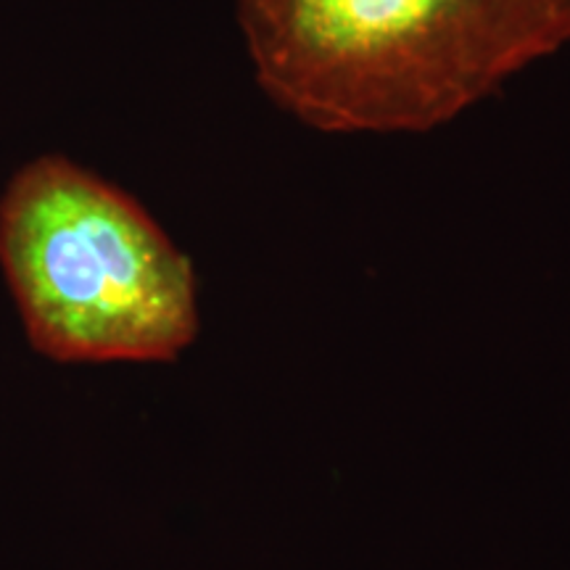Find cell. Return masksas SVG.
Returning <instances> with one entry per match:
<instances>
[{"label": "cell", "mask_w": 570, "mask_h": 570, "mask_svg": "<svg viewBox=\"0 0 570 570\" xmlns=\"http://www.w3.org/2000/svg\"><path fill=\"white\" fill-rule=\"evenodd\" d=\"M256 85L320 132H428L570 42V0H238Z\"/></svg>", "instance_id": "obj_1"}, {"label": "cell", "mask_w": 570, "mask_h": 570, "mask_svg": "<svg viewBox=\"0 0 570 570\" xmlns=\"http://www.w3.org/2000/svg\"><path fill=\"white\" fill-rule=\"evenodd\" d=\"M0 269L30 346L59 365L173 362L198 336L194 262L130 194L63 156L6 185Z\"/></svg>", "instance_id": "obj_2"}]
</instances>
